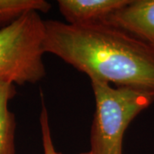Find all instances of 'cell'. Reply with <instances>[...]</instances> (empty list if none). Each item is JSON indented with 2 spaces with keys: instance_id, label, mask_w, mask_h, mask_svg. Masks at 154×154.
Returning a JSON list of instances; mask_svg holds the SVG:
<instances>
[{
  "instance_id": "3",
  "label": "cell",
  "mask_w": 154,
  "mask_h": 154,
  "mask_svg": "<svg viewBox=\"0 0 154 154\" xmlns=\"http://www.w3.org/2000/svg\"><path fill=\"white\" fill-rule=\"evenodd\" d=\"M45 21L30 11L0 28V81L23 86L45 75Z\"/></svg>"
},
{
  "instance_id": "5",
  "label": "cell",
  "mask_w": 154,
  "mask_h": 154,
  "mask_svg": "<svg viewBox=\"0 0 154 154\" xmlns=\"http://www.w3.org/2000/svg\"><path fill=\"white\" fill-rule=\"evenodd\" d=\"M129 0H59L60 13L72 25L100 23L128 4Z\"/></svg>"
},
{
  "instance_id": "9",
  "label": "cell",
  "mask_w": 154,
  "mask_h": 154,
  "mask_svg": "<svg viewBox=\"0 0 154 154\" xmlns=\"http://www.w3.org/2000/svg\"><path fill=\"white\" fill-rule=\"evenodd\" d=\"M80 154H92L90 152H82V153H80Z\"/></svg>"
},
{
  "instance_id": "2",
  "label": "cell",
  "mask_w": 154,
  "mask_h": 154,
  "mask_svg": "<svg viewBox=\"0 0 154 154\" xmlns=\"http://www.w3.org/2000/svg\"><path fill=\"white\" fill-rule=\"evenodd\" d=\"M95 99L91 128L92 154H122L125 131L142 110L153 103L154 96L126 87L112 88L102 80L90 79Z\"/></svg>"
},
{
  "instance_id": "6",
  "label": "cell",
  "mask_w": 154,
  "mask_h": 154,
  "mask_svg": "<svg viewBox=\"0 0 154 154\" xmlns=\"http://www.w3.org/2000/svg\"><path fill=\"white\" fill-rule=\"evenodd\" d=\"M17 94L16 85L0 81V154H16V118L9 103Z\"/></svg>"
},
{
  "instance_id": "1",
  "label": "cell",
  "mask_w": 154,
  "mask_h": 154,
  "mask_svg": "<svg viewBox=\"0 0 154 154\" xmlns=\"http://www.w3.org/2000/svg\"><path fill=\"white\" fill-rule=\"evenodd\" d=\"M45 51L86 74L154 96V49L105 23L45 21Z\"/></svg>"
},
{
  "instance_id": "4",
  "label": "cell",
  "mask_w": 154,
  "mask_h": 154,
  "mask_svg": "<svg viewBox=\"0 0 154 154\" xmlns=\"http://www.w3.org/2000/svg\"><path fill=\"white\" fill-rule=\"evenodd\" d=\"M100 23L129 33L154 49V0H129Z\"/></svg>"
},
{
  "instance_id": "8",
  "label": "cell",
  "mask_w": 154,
  "mask_h": 154,
  "mask_svg": "<svg viewBox=\"0 0 154 154\" xmlns=\"http://www.w3.org/2000/svg\"><path fill=\"white\" fill-rule=\"evenodd\" d=\"M39 123H40L44 154H61L56 151L54 144L52 141L51 132V128H50L49 115H48V111H47L46 107L45 106L44 103L42 104V109L40 111Z\"/></svg>"
},
{
  "instance_id": "7",
  "label": "cell",
  "mask_w": 154,
  "mask_h": 154,
  "mask_svg": "<svg viewBox=\"0 0 154 154\" xmlns=\"http://www.w3.org/2000/svg\"><path fill=\"white\" fill-rule=\"evenodd\" d=\"M50 9L51 4L45 0H0V28L11 24L28 12L46 13Z\"/></svg>"
}]
</instances>
